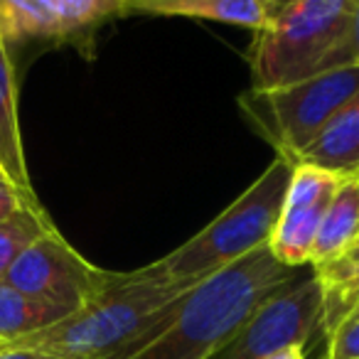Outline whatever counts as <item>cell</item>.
Returning <instances> with one entry per match:
<instances>
[{"label": "cell", "instance_id": "cell-1", "mask_svg": "<svg viewBox=\"0 0 359 359\" xmlns=\"http://www.w3.org/2000/svg\"><path fill=\"white\" fill-rule=\"evenodd\" d=\"M197 283L170 280L150 266L114 273L109 288L52 327L6 344L60 359H116L148 344Z\"/></svg>", "mask_w": 359, "mask_h": 359}, {"label": "cell", "instance_id": "cell-2", "mask_svg": "<svg viewBox=\"0 0 359 359\" xmlns=\"http://www.w3.org/2000/svg\"><path fill=\"white\" fill-rule=\"evenodd\" d=\"M298 278L269 244L187 290L175 318L148 344L116 359H212L266 298Z\"/></svg>", "mask_w": 359, "mask_h": 359}, {"label": "cell", "instance_id": "cell-3", "mask_svg": "<svg viewBox=\"0 0 359 359\" xmlns=\"http://www.w3.org/2000/svg\"><path fill=\"white\" fill-rule=\"evenodd\" d=\"M357 0L278 3L269 27L254 35L246 60L251 89H273L352 67Z\"/></svg>", "mask_w": 359, "mask_h": 359}, {"label": "cell", "instance_id": "cell-4", "mask_svg": "<svg viewBox=\"0 0 359 359\" xmlns=\"http://www.w3.org/2000/svg\"><path fill=\"white\" fill-rule=\"evenodd\" d=\"M295 163L276 155V160L254 180L217 219L168 256L150 264L155 273L170 280L200 283L207 276L226 269L271 241L293 177Z\"/></svg>", "mask_w": 359, "mask_h": 359}, {"label": "cell", "instance_id": "cell-5", "mask_svg": "<svg viewBox=\"0 0 359 359\" xmlns=\"http://www.w3.org/2000/svg\"><path fill=\"white\" fill-rule=\"evenodd\" d=\"M357 94L359 67L352 65L295 84L249 89L239 96V109L280 158L295 163L327 121Z\"/></svg>", "mask_w": 359, "mask_h": 359}, {"label": "cell", "instance_id": "cell-6", "mask_svg": "<svg viewBox=\"0 0 359 359\" xmlns=\"http://www.w3.org/2000/svg\"><path fill=\"white\" fill-rule=\"evenodd\" d=\"M323 332V288L313 276H298L266 298L239 332L212 359H266L288 347H308Z\"/></svg>", "mask_w": 359, "mask_h": 359}, {"label": "cell", "instance_id": "cell-7", "mask_svg": "<svg viewBox=\"0 0 359 359\" xmlns=\"http://www.w3.org/2000/svg\"><path fill=\"white\" fill-rule=\"evenodd\" d=\"M114 271L89 264L57 229L32 241L8 273L6 283L30 298L79 310L109 288Z\"/></svg>", "mask_w": 359, "mask_h": 359}, {"label": "cell", "instance_id": "cell-8", "mask_svg": "<svg viewBox=\"0 0 359 359\" xmlns=\"http://www.w3.org/2000/svg\"><path fill=\"white\" fill-rule=\"evenodd\" d=\"M128 15V0H0L6 42L89 37L96 27Z\"/></svg>", "mask_w": 359, "mask_h": 359}, {"label": "cell", "instance_id": "cell-9", "mask_svg": "<svg viewBox=\"0 0 359 359\" xmlns=\"http://www.w3.org/2000/svg\"><path fill=\"white\" fill-rule=\"evenodd\" d=\"M344 180L310 165H295L269 249L278 264L298 271L310 264L313 244L327 207Z\"/></svg>", "mask_w": 359, "mask_h": 359}, {"label": "cell", "instance_id": "cell-10", "mask_svg": "<svg viewBox=\"0 0 359 359\" xmlns=\"http://www.w3.org/2000/svg\"><path fill=\"white\" fill-rule=\"evenodd\" d=\"M273 0H128V15H165L210 20L256 32L266 30L276 13Z\"/></svg>", "mask_w": 359, "mask_h": 359}, {"label": "cell", "instance_id": "cell-11", "mask_svg": "<svg viewBox=\"0 0 359 359\" xmlns=\"http://www.w3.org/2000/svg\"><path fill=\"white\" fill-rule=\"evenodd\" d=\"M295 165L320 168L342 180H359V94L327 121Z\"/></svg>", "mask_w": 359, "mask_h": 359}, {"label": "cell", "instance_id": "cell-12", "mask_svg": "<svg viewBox=\"0 0 359 359\" xmlns=\"http://www.w3.org/2000/svg\"><path fill=\"white\" fill-rule=\"evenodd\" d=\"M0 170L20 192L37 197L32 190L25 148H22L15 69H13L11 50L3 32H0Z\"/></svg>", "mask_w": 359, "mask_h": 359}, {"label": "cell", "instance_id": "cell-13", "mask_svg": "<svg viewBox=\"0 0 359 359\" xmlns=\"http://www.w3.org/2000/svg\"><path fill=\"white\" fill-rule=\"evenodd\" d=\"M359 241V180H344L323 217L310 254V266H327L342 259Z\"/></svg>", "mask_w": 359, "mask_h": 359}, {"label": "cell", "instance_id": "cell-14", "mask_svg": "<svg viewBox=\"0 0 359 359\" xmlns=\"http://www.w3.org/2000/svg\"><path fill=\"white\" fill-rule=\"evenodd\" d=\"M67 315L72 313L60 305L30 298L13 285L0 283V344H11L15 339L42 332L65 320Z\"/></svg>", "mask_w": 359, "mask_h": 359}, {"label": "cell", "instance_id": "cell-15", "mask_svg": "<svg viewBox=\"0 0 359 359\" xmlns=\"http://www.w3.org/2000/svg\"><path fill=\"white\" fill-rule=\"evenodd\" d=\"M52 229H57L55 222L50 219L40 202L22 207L15 217L0 224V283H6L8 273L22 256V251Z\"/></svg>", "mask_w": 359, "mask_h": 359}, {"label": "cell", "instance_id": "cell-16", "mask_svg": "<svg viewBox=\"0 0 359 359\" xmlns=\"http://www.w3.org/2000/svg\"><path fill=\"white\" fill-rule=\"evenodd\" d=\"M323 359H359V315H349L330 334Z\"/></svg>", "mask_w": 359, "mask_h": 359}, {"label": "cell", "instance_id": "cell-17", "mask_svg": "<svg viewBox=\"0 0 359 359\" xmlns=\"http://www.w3.org/2000/svg\"><path fill=\"white\" fill-rule=\"evenodd\" d=\"M37 202H40L37 197H30V195H25V192H20L6 175L0 172V224L8 222L11 217H15L22 207L37 205Z\"/></svg>", "mask_w": 359, "mask_h": 359}, {"label": "cell", "instance_id": "cell-18", "mask_svg": "<svg viewBox=\"0 0 359 359\" xmlns=\"http://www.w3.org/2000/svg\"><path fill=\"white\" fill-rule=\"evenodd\" d=\"M0 359H60V357L32 352V349H13V347H6V344H0Z\"/></svg>", "mask_w": 359, "mask_h": 359}, {"label": "cell", "instance_id": "cell-19", "mask_svg": "<svg viewBox=\"0 0 359 359\" xmlns=\"http://www.w3.org/2000/svg\"><path fill=\"white\" fill-rule=\"evenodd\" d=\"M266 359H308V357H305L303 347H288V349H283V352H276Z\"/></svg>", "mask_w": 359, "mask_h": 359}, {"label": "cell", "instance_id": "cell-20", "mask_svg": "<svg viewBox=\"0 0 359 359\" xmlns=\"http://www.w3.org/2000/svg\"><path fill=\"white\" fill-rule=\"evenodd\" d=\"M354 62L359 67V0H357V11H354Z\"/></svg>", "mask_w": 359, "mask_h": 359}, {"label": "cell", "instance_id": "cell-21", "mask_svg": "<svg viewBox=\"0 0 359 359\" xmlns=\"http://www.w3.org/2000/svg\"><path fill=\"white\" fill-rule=\"evenodd\" d=\"M337 261H339V264H359V241L342 256V259H337ZM332 264H334V261H332Z\"/></svg>", "mask_w": 359, "mask_h": 359}, {"label": "cell", "instance_id": "cell-22", "mask_svg": "<svg viewBox=\"0 0 359 359\" xmlns=\"http://www.w3.org/2000/svg\"><path fill=\"white\" fill-rule=\"evenodd\" d=\"M352 315H359V305H357V308L352 310Z\"/></svg>", "mask_w": 359, "mask_h": 359}, {"label": "cell", "instance_id": "cell-23", "mask_svg": "<svg viewBox=\"0 0 359 359\" xmlns=\"http://www.w3.org/2000/svg\"><path fill=\"white\" fill-rule=\"evenodd\" d=\"M0 172H3V170H0Z\"/></svg>", "mask_w": 359, "mask_h": 359}]
</instances>
